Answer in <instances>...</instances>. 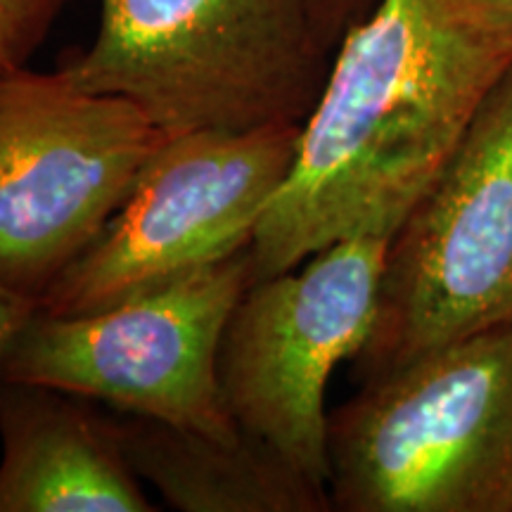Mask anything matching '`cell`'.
<instances>
[{
    "mask_svg": "<svg viewBox=\"0 0 512 512\" xmlns=\"http://www.w3.org/2000/svg\"><path fill=\"white\" fill-rule=\"evenodd\" d=\"M510 64L512 43L470 27L451 0H377L339 43L256 226L252 283L354 235L394 238Z\"/></svg>",
    "mask_w": 512,
    "mask_h": 512,
    "instance_id": "6da1fadb",
    "label": "cell"
},
{
    "mask_svg": "<svg viewBox=\"0 0 512 512\" xmlns=\"http://www.w3.org/2000/svg\"><path fill=\"white\" fill-rule=\"evenodd\" d=\"M339 43L325 0H100L93 43L60 69L166 136L252 131L304 124Z\"/></svg>",
    "mask_w": 512,
    "mask_h": 512,
    "instance_id": "7a4b0ae2",
    "label": "cell"
},
{
    "mask_svg": "<svg viewBox=\"0 0 512 512\" xmlns=\"http://www.w3.org/2000/svg\"><path fill=\"white\" fill-rule=\"evenodd\" d=\"M342 512H512V323L363 382L330 413Z\"/></svg>",
    "mask_w": 512,
    "mask_h": 512,
    "instance_id": "3957f363",
    "label": "cell"
},
{
    "mask_svg": "<svg viewBox=\"0 0 512 512\" xmlns=\"http://www.w3.org/2000/svg\"><path fill=\"white\" fill-rule=\"evenodd\" d=\"M512 323V64L389 242L377 318L351 370L370 382Z\"/></svg>",
    "mask_w": 512,
    "mask_h": 512,
    "instance_id": "277c9868",
    "label": "cell"
},
{
    "mask_svg": "<svg viewBox=\"0 0 512 512\" xmlns=\"http://www.w3.org/2000/svg\"><path fill=\"white\" fill-rule=\"evenodd\" d=\"M169 138L60 67L0 79V283L41 304L100 238Z\"/></svg>",
    "mask_w": 512,
    "mask_h": 512,
    "instance_id": "5b68a950",
    "label": "cell"
},
{
    "mask_svg": "<svg viewBox=\"0 0 512 512\" xmlns=\"http://www.w3.org/2000/svg\"><path fill=\"white\" fill-rule=\"evenodd\" d=\"M249 285L247 247L98 311L50 313L38 306L12 339L3 380L235 437L242 427L223 401L216 361L230 313Z\"/></svg>",
    "mask_w": 512,
    "mask_h": 512,
    "instance_id": "8992f818",
    "label": "cell"
},
{
    "mask_svg": "<svg viewBox=\"0 0 512 512\" xmlns=\"http://www.w3.org/2000/svg\"><path fill=\"white\" fill-rule=\"evenodd\" d=\"M392 238L354 235L254 280L223 330L216 373L230 415L328 486V382L366 347Z\"/></svg>",
    "mask_w": 512,
    "mask_h": 512,
    "instance_id": "52a82bcc",
    "label": "cell"
},
{
    "mask_svg": "<svg viewBox=\"0 0 512 512\" xmlns=\"http://www.w3.org/2000/svg\"><path fill=\"white\" fill-rule=\"evenodd\" d=\"M299 133L287 124L169 136L124 207L38 306L98 311L247 249L290 176Z\"/></svg>",
    "mask_w": 512,
    "mask_h": 512,
    "instance_id": "ba28073f",
    "label": "cell"
},
{
    "mask_svg": "<svg viewBox=\"0 0 512 512\" xmlns=\"http://www.w3.org/2000/svg\"><path fill=\"white\" fill-rule=\"evenodd\" d=\"M110 415L53 387L0 380V512H155Z\"/></svg>",
    "mask_w": 512,
    "mask_h": 512,
    "instance_id": "9c48e42d",
    "label": "cell"
},
{
    "mask_svg": "<svg viewBox=\"0 0 512 512\" xmlns=\"http://www.w3.org/2000/svg\"><path fill=\"white\" fill-rule=\"evenodd\" d=\"M140 482L181 512H328L318 484L268 441L242 430L214 437L145 415H110Z\"/></svg>",
    "mask_w": 512,
    "mask_h": 512,
    "instance_id": "30bf717a",
    "label": "cell"
},
{
    "mask_svg": "<svg viewBox=\"0 0 512 512\" xmlns=\"http://www.w3.org/2000/svg\"><path fill=\"white\" fill-rule=\"evenodd\" d=\"M76 0H0V79L29 67L55 22Z\"/></svg>",
    "mask_w": 512,
    "mask_h": 512,
    "instance_id": "8fae6325",
    "label": "cell"
},
{
    "mask_svg": "<svg viewBox=\"0 0 512 512\" xmlns=\"http://www.w3.org/2000/svg\"><path fill=\"white\" fill-rule=\"evenodd\" d=\"M470 27L512 43V0H451Z\"/></svg>",
    "mask_w": 512,
    "mask_h": 512,
    "instance_id": "7c38bea8",
    "label": "cell"
},
{
    "mask_svg": "<svg viewBox=\"0 0 512 512\" xmlns=\"http://www.w3.org/2000/svg\"><path fill=\"white\" fill-rule=\"evenodd\" d=\"M36 309L38 302H34V299L17 294L0 283V380H3L5 356H8L12 339Z\"/></svg>",
    "mask_w": 512,
    "mask_h": 512,
    "instance_id": "4fadbf2b",
    "label": "cell"
},
{
    "mask_svg": "<svg viewBox=\"0 0 512 512\" xmlns=\"http://www.w3.org/2000/svg\"><path fill=\"white\" fill-rule=\"evenodd\" d=\"M375 3L377 0H325V10H328L332 29L339 36H344L356 22H361L373 10Z\"/></svg>",
    "mask_w": 512,
    "mask_h": 512,
    "instance_id": "5bb4252c",
    "label": "cell"
}]
</instances>
